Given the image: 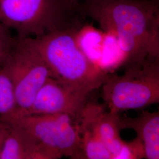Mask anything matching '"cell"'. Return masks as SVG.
Returning a JSON list of instances; mask_svg holds the SVG:
<instances>
[{"mask_svg": "<svg viewBox=\"0 0 159 159\" xmlns=\"http://www.w3.org/2000/svg\"><path fill=\"white\" fill-rule=\"evenodd\" d=\"M9 130V125L0 119V155Z\"/></svg>", "mask_w": 159, "mask_h": 159, "instance_id": "9a60e30c", "label": "cell"}, {"mask_svg": "<svg viewBox=\"0 0 159 159\" xmlns=\"http://www.w3.org/2000/svg\"><path fill=\"white\" fill-rule=\"evenodd\" d=\"M16 41L17 37H13L11 30L0 22V66L10 54Z\"/></svg>", "mask_w": 159, "mask_h": 159, "instance_id": "4fadbf2b", "label": "cell"}, {"mask_svg": "<svg viewBox=\"0 0 159 159\" xmlns=\"http://www.w3.org/2000/svg\"><path fill=\"white\" fill-rule=\"evenodd\" d=\"M81 28L58 30L28 39L51 70L53 78L91 93L102 87L109 74L80 47L78 34Z\"/></svg>", "mask_w": 159, "mask_h": 159, "instance_id": "7a4b0ae2", "label": "cell"}, {"mask_svg": "<svg viewBox=\"0 0 159 159\" xmlns=\"http://www.w3.org/2000/svg\"><path fill=\"white\" fill-rule=\"evenodd\" d=\"M119 114L106 111L100 104L89 102L81 114L80 125L93 131L104 143L113 159H117L126 142L121 139Z\"/></svg>", "mask_w": 159, "mask_h": 159, "instance_id": "ba28073f", "label": "cell"}, {"mask_svg": "<svg viewBox=\"0 0 159 159\" xmlns=\"http://www.w3.org/2000/svg\"><path fill=\"white\" fill-rule=\"evenodd\" d=\"M80 146L77 159H113L112 154L93 131L80 125Z\"/></svg>", "mask_w": 159, "mask_h": 159, "instance_id": "8fae6325", "label": "cell"}, {"mask_svg": "<svg viewBox=\"0 0 159 159\" xmlns=\"http://www.w3.org/2000/svg\"><path fill=\"white\" fill-rule=\"evenodd\" d=\"M1 66L11 81L16 97L17 108L9 116L21 115L27 110L46 81L53 78L51 70L28 38L17 37L15 46Z\"/></svg>", "mask_w": 159, "mask_h": 159, "instance_id": "8992f818", "label": "cell"}, {"mask_svg": "<svg viewBox=\"0 0 159 159\" xmlns=\"http://www.w3.org/2000/svg\"><path fill=\"white\" fill-rule=\"evenodd\" d=\"M8 125L10 130L0 159H56L51 152L24 130L15 125Z\"/></svg>", "mask_w": 159, "mask_h": 159, "instance_id": "30bf717a", "label": "cell"}, {"mask_svg": "<svg viewBox=\"0 0 159 159\" xmlns=\"http://www.w3.org/2000/svg\"><path fill=\"white\" fill-rule=\"evenodd\" d=\"M16 108V97L11 81L0 70V117L11 114Z\"/></svg>", "mask_w": 159, "mask_h": 159, "instance_id": "7c38bea8", "label": "cell"}, {"mask_svg": "<svg viewBox=\"0 0 159 159\" xmlns=\"http://www.w3.org/2000/svg\"><path fill=\"white\" fill-rule=\"evenodd\" d=\"M121 129L134 131L143 143L145 159H159V112L142 111L135 117H120Z\"/></svg>", "mask_w": 159, "mask_h": 159, "instance_id": "9c48e42d", "label": "cell"}, {"mask_svg": "<svg viewBox=\"0 0 159 159\" xmlns=\"http://www.w3.org/2000/svg\"><path fill=\"white\" fill-rule=\"evenodd\" d=\"M90 94L50 77L38 91L29 109L18 116L67 114L80 121Z\"/></svg>", "mask_w": 159, "mask_h": 159, "instance_id": "52a82bcc", "label": "cell"}, {"mask_svg": "<svg viewBox=\"0 0 159 159\" xmlns=\"http://www.w3.org/2000/svg\"><path fill=\"white\" fill-rule=\"evenodd\" d=\"M85 20L64 0H0V22L19 39L81 28Z\"/></svg>", "mask_w": 159, "mask_h": 159, "instance_id": "3957f363", "label": "cell"}, {"mask_svg": "<svg viewBox=\"0 0 159 159\" xmlns=\"http://www.w3.org/2000/svg\"><path fill=\"white\" fill-rule=\"evenodd\" d=\"M118 159H145L144 148L142 141L136 137L131 142H126Z\"/></svg>", "mask_w": 159, "mask_h": 159, "instance_id": "5bb4252c", "label": "cell"}, {"mask_svg": "<svg viewBox=\"0 0 159 159\" xmlns=\"http://www.w3.org/2000/svg\"><path fill=\"white\" fill-rule=\"evenodd\" d=\"M6 123L21 128L54 155L77 159L80 146V122L67 114L8 116Z\"/></svg>", "mask_w": 159, "mask_h": 159, "instance_id": "5b68a950", "label": "cell"}, {"mask_svg": "<svg viewBox=\"0 0 159 159\" xmlns=\"http://www.w3.org/2000/svg\"><path fill=\"white\" fill-rule=\"evenodd\" d=\"M69 6L71 7L74 9L79 10L80 4L81 2V0H64Z\"/></svg>", "mask_w": 159, "mask_h": 159, "instance_id": "2e32d148", "label": "cell"}, {"mask_svg": "<svg viewBox=\"0 0 159 159\" xmlns=\"http://www.w3.org/2000/svg\"><path fill=\"white\" fill-rule=\"evenodd\" d=\"M110 111L119 113L159 102V60L125 67L121 75H108L101 87Z\"/></svg>", "mask_w": 159, "mask_h": 159, "instance_id": "277c9868", "label": "cell"}, {"mask_svg": "<svg viewBox=\"0 0 159 159\" xmlns=\"http://www.w3.org/2000/svg\"><path fill=\"white\" fill-rule=\"evenodd\" d=\"M79 10L117 39L125 67L159 60V0H84Z\"/></svg>", "mask_w": 159, "mask_h": 159, "instance_id": "6da1fadb", "label": "cell"}]
</instances>
